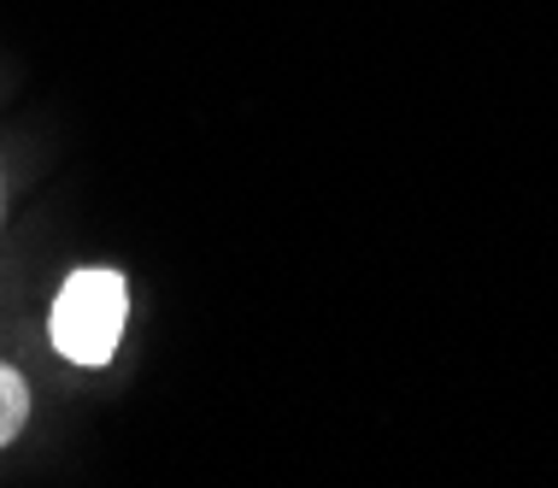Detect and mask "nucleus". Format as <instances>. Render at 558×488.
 Instances as JSON below:
<instances>
[{
    "instance_id": "obj_1",
    "label": "nucleus",
    "mask_w": 558,
    "mask_h": 488,
    "mask_svg": "<svg viewBox=\"0 0 558 488\" xmlns=\"http://www.w3.org/2000/svg\"><path fill=\"white\" fill-rule=\"evenodd\" d=\"M124 324H130V283L118 271H71L65 288L53 295V312H48V335L59 347V359L71 365H107L124 342Z\"/></svg>"
},
{
    "instance_id": "obj_2",
    "label": "nucleus",
    "mask_w": 558,
    "mask_h": 488,
    "mask_svg": "<svg viewBox=\"0 0 558 488\" xmlns=\"http://www.w3.org/2000/svg\"><path fill=\"white\" fill-rule=\"evenodd\" d=\"M29 424V383L12 365H0V448L19 441V430Z\"/></svg>"
},
{
    "instance_id": "obj_3",
    "label": "nucleus",
    "mask_w": 558,
    "mask_h": 488,
    "mask_svg": "<svg viewBox=\"0 0 558 488\" xmlns=\"http://www.w3.org/2000/svg\"><path fill=\"white\" fill-rule=\"evenodd\" d=\"M0 218H7V206H0Z\"/></svg>"
}]
</instances>
